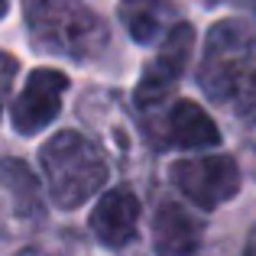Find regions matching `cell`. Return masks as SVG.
Segmentation results:
<instances>
[{
    "label": "cell",
    "mask_w": 256,
    "mask_h": 256,
    "mask_svg": "<svg viewBox=\"0 0 256 256\" xmlns=\"http://www.w3.org/2000/svg\"><path fill=\"white\" fill-rule=\"evenodd\" d=\"M204 240V227L178 201H162L152 218V246L159 256H192Z\"/></svg>",
    "instance_id": "obj_8"
},
{
    "label": "cell",
    "mask_w": 256,
    "mask_h": 256,
    "mask_svg": "<svg viewBox=\"0 0 256 256\" xmlns=\"http://www.w3.org/2000/svg\"><path fill=\"white\" fill-rule=\"evenodd\" d=\"M16 72H20V62L10 56V52H0V114H4V104L13 91V82H16Z\"/></svg>",
    "instance_id": "obj_12"
},
{
    "label": "cell",
    "mask_w": 256,
    "mask_h": 256,
    "mask_svg": "<svg viewBox=\"0 0 256 256\" xmlns=\"http://www.w3.org/2000/svg\"><path fill=\"white\" fill-rule=\"evenodd\" d=\"M6 10H10V0H0V20L6 16Z\"/></svg>",
    "instance_id": "obj_16"
},
{
    "label": "cell",
    "mask_w": 256,
    "mask_h": 256,
    "mask_svg": "<svg viewBox=\"0 0 256 256\" xmlns=\"http://www.w3.org/2000/svg\"><path fill=\"white\" fill-rule=\"evenodd\" d=\"M244 256H256V227H253L250 237H246V253Z\"/></svg>",
    "instance_id": "obj_14"
},
{
    "label": "cell",
    "mask_w": 256,
    "mask_h": 256,
    "mask_svg": "<svg viewBox=\"0 0 256 256\" xmlns=\"http://www.w3.org/2000/svg\"><path fill=\"white\" fill-rule=\"evenodd\" d=\"M172 182L192 204L214 211L240 192V166L230 156H194L172 166Z\"/></svg>",
    "instance_id": "obj_4"
},
{
    "label": "cell",
    "mask_w": 256,
    "mask_h": 256,
    "mask_svg": "<svg viewBox=\"0 0 256 256\" xmlns=\"http://www.w3.org/2000/svg\"><path fill=\"white\" fill-rule=\"evenodd\" d=\"M169 140L182 150H211L220 143V130L198 104L175 100L169 110Z\"/></svg>",
    "instance_id": "obj_9"
},
{
    "label": "cell",
    "mask_w": 256,
    "mask_h": 256,
    "mask_svg": "<svg viewBox=\"0 0 256 256\" xmlns=\"http://www.w3.org/2000/svg\"><path fill=\"white\" fill-rule=\"evenodd\" d=\"M198 84L214 104L250 110L256 104V26L220 20L204 39Z\"/></svg>",
    "instance_id": "obj_1"
},
{
    "label": "cell",
    "mask_w": 256,
    "mask_h": 256,
    "mask_svg": "<svg viewBox=\"0 0 256 256\" xmlns=\"http://www.w3.org/2000/svg\"><path fill=\"white\" fill-rule=\"evenodd\" d=\"M23 16L36 49L84 62L107 46V26L84 0H23Z\"/></svg>",
    "instance_id": "obj_2"
},
{
    "label": "cell",
    "mask_w": 256,
    "mask_h": 256,
    "mask_svg": "<svg viewBox=\"0 0 256 256\" xmlns=\"http://www.w3.org/2000/svg\"><path fill=\"white\" fill-rule=\"evenodd\" d=\"M39 162L49 185V198L65 211L91 201L107 182V162L100 150L75 130H62L46 140V146L39 150Z\"/></svg>",
    "instance_id": "obj_3"
},
{
    "label": "cell",
    "mask_w": 256,
    "mask_h": 256,
    "mask_svg": "<svg viewBox=\"0 0 256 256\" xmlns=\"http://www.w3.org/2000/svg\"><path fill=\"white\" fill-rule=\"evenodd\" d=\"M140 227V198L130 188H110L107 194H100L98 204L91 211V230L110 250L126 246L136 237Z\"/></svg>",
    "instance_id": "obj_7"
},
{
    "label": "cell",
    "mask_w": 256,
    "mask_h": 256,
    "mask_svg": "<svg viewBox=\"0 0 256 256\" xmlns=\"http://www.w3.org/2000/svg\"><path fill=\"white\" fill-rule=\"evenodd\" d=\"M156 0H124L120 10L126 16V30L136 42H150L159 32V16H156Z\"/></svg>",
    "instance_id": "obj_11"
},
{
    "label": "cell",
    "mask_w": 256,
    "mask_h": 256,
    "mask_svg": "<svg viewBox=\"0 0 256 256\" xmlns=\"http://www.w3.org/2000/svg\"><path fill=\"white\" fill-rule=\"evenodd\" d=\"M192 49H194V30L188 23H175L166 36V42L159 46L156 58L146 65L143 78H140L136 91V107L146 110V107H156L169 98V91L178 84L182 72L188 68V58H192Z\"/></svg>",
    "instance_id": "obj_5"
},
{
    "label": "cell",
    "mask_w": 256,
    "mask_h": 256,
    "mask_svg": "<svg viewBox=\"0 0 256 256\" xmlns=\"http://www.w3.org/2000/svg\"><path fill=\"white\" fill-rule=\"evenodd\" d=\"M0 188L10 194L13 208L23 220H42V188L23 159H0Z\"/></svg>",
    "instance_id": "obj_10"
},
{
    "label": "cell",
    "mask_w": 256,
    "mask_h": 256,
    "mask_svg": "<svg viewBox=\"0 0 256 256\" xmlns=\"http://www.w3.org/2000/svg\"><path fill=\"white\" fill-rule=\"evenodd\" d=\"M65 91H68V75L65 72L36 68L26 78L20 98L10 107L13 130L23 133V136H32V133L46 130L58 117V110H62V94Z\"/></svg>",
    "instance_id": "obj_6"
},
{
    "label": "cell",
    "mask_w": 256,
    "mask_h": 256,
    "mask_svg": "<svg viewBox=\"0 0 256 256\" xmlns=\"http://www.w3.org/2000/svg\"><path fill=\"white\" fill-rule=\"evenodd\" d=\"M244 117H246V124H244V146H246V152H250V159L256 166V104L250 107V110H244Z\"/></svg>",
    "instance_id": "obj_13"
},
{
    "label": "cell",
    "mask_w": 256,
    "mask_h": 256,
    "mask_svg": "<svg viewBox=\"0 0 256 256\" xmlns=\"http://www.w3.org/2000/svg\"><path fill=\"white\" fill-rule=\"evenodd\" d=\"M16 256H56V253H49V250H39V246H30V250H23V253H16Z\"/></svg>",
    "instance_id": "obj_15"
}]
</instances>
